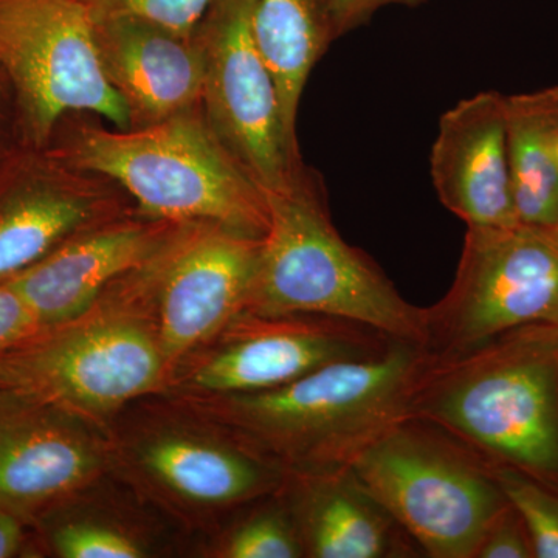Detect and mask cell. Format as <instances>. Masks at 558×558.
<instances>
[{"instance_id":"cell-26","label":"cell","mask_w":558,"mask_h":558,"mask_svg":"<svg viewBox=\"0 0 558 558\" xmlns=\"http://www.w3.org/2000/svg\"><path fill=\"white\" fill-rule=\"evenodd\" d=\"M38 318L9 282L0 281V352L39 332Z\"/></svg>"},{"instance_id":"cell-15","label":"cell","mask_w":558,"mask_h":558,"mask_svg":"<svg viewBox=\"0 0 558 558\" xmlns=\"http://www.w3.org/2000/svg\"><path fill=\"white\" fill-rule=\"evenodd\" d=\"M167 244L161 229L138 222L80 230L7 282L40 328H62L83 319L110 282L148 264Z\"/></svg>"},{"instance_id":"cell-11","label":"cell","mask_w":558,"mask_h":558,"mask_svg":"<svg viewBox=\"0 0 558 558\" xmlns=\"http://www.w3.org/2000/svg\"><path fill=\"white\" fill-rule=\"evenodd\" d=\"M110 461L92 418L0 385V505L16 513L46 509L83 490Z\"/></svg>"},{"instance_id":"cell-27","label":"cell","mask_w":558,"mask_h":558,"mask_svg":"<svg viewBox=\"0 0 558 558\" xmlns=\"http://www.w3.org/2000/svg\"><path fill=\"white\" fill-rule=\"evenodd\" d=\"M427 0H330L333 28L337 39L366 24L381 9L387 7H418Z\"/></svg>"},{"instance_id":"cell-10","label":"cell","mask_w":558,"mask_h":558,"mask_svg":"<svg viewBox=\"0 0 558 558\" xmlns=\"http://www.w3.org/2000/svg\"><path fill=\"white\" fill-rule=\"evenodd\" d=\"M229 329L226 344L190 374L193 391L207 396L266 391L329 363L376 357L399 340L323 315L241 314Z\"/></svg>"},{"instance_id":"cell-29","label":"cell","mask_w":558,"mask_h":558,"mask_svg":"<svg viewBox=\"0 0 558 558\" xmlns=\"http://www.w3.org/2000/svg\"><path fill=\"white\" fill-rule=\"evenodd\" d=\"M24 543L21 517L0 505V558L17 556Z\"/></svg>"},{"instance_id":"cell-18","label":"cell","mask_w":558,"mask_h":558,"mask_svg":"<svg viewBox=\"0 0 558 558\" xmlns=\"http://www.w3.org/2000/svg\"><path fill=\"white\" fill-rule=\"evenodd\" d=\"M95 201L68 168L22 149L0 172V281L28 269L94 219Z\"/></svg>"},{"instance_id":"cell-12","label":"cell","mask_w":558,"mask_h":558,"mask_svg":"<svg viewBox=\"0 0 558 558\" xmlns=\"http://www.w3.org/2000/svg\"><path fill=\"white\" fill-rule=\"evenodd\" d=\"M260 240L194 226L161 252L159 336L168 363L229 328L247 306Z\"/></svg>"},{"instance_id":"cell-20","label":"cell","mask_w":558,"mask_h":558,"mask_svg":"<svg viewBox=\"0 0 558 558\" xmlns=\"http://www.w3.org/2000/svg\"><path fill=\"white\" fill-rule=\"evenodd\" d=\"M506 142L519 222L558 226V86L506 95Z\"/></svg>"},{"instance_id":"cell-28","label":"cell","mask_w":558,"mask_h":558,"mask_svg":"<svg viewBox=\"0 0 558 558\" xmlns=\"http://www.w3.org/2000/svg\"><path fill=\"white\" fill-rule=\"evenodd\" d=\"M22 149H25V145L16 97L10 81L0 70V172Z\"/></svg>"},{"instance_id":"cell-14","label":"cell","mask_w":558,"mask_h":558,"mask_svg":"<svg viewBox=\"0 0 558 558\" xmlns=\"http://www.w3.org/2000/svg\"><path fill=\"white\" fill-rule=\"evenodd\" d=\"M440 204L468 227L519 223L506 142V95L484 90L440 117L429 154Z\"/></svg>"},{"instance_id":"cell-24","label":"cell","mask_w":558,"mask_h":558,"mask_svg":"<svg viewBox=\"0 0 558 558\" xmlns=\"http://www.w3.org/2000/svg\"><path fill=\"white\" fill-rule=\"evenodd\" d=\"M211 0H86L95 21L138 17L182 36H194Z\"/></svg>"},{"instance_id":"cell-4","label":"cell","mask_w":558,"mask_h":558,"mask_svg":"<svg viewBox=\"0 0 558 558\" xmlns=\"http://www.w3.org/2000/svg\"><path fill=\"white\" fill-rule=\"evenodd\" d=\"M264 194L269 229L242 314L343 318L422 347L425 307L403 299L371 256L341 238L311 174L301 168L286 189Z\"/></svg>"},{"instance_id":"cell-30","label":"cell","mask_w":558,"mask_h":558,"mask_svg":"<svg viewBox=\"0 0 558 558\" xmlns=\"http://www.w3.org/2000/svg\"><path fill=\"white\" fill-rule=\"evenodd\" d=\"M554 229H556L557 233H558V226L557 227H554Z\"/></svg>"},{"instance_id":"cell-2","label":"cell","mask_w":558,"mask_h":558,"mask_svg":"<svg viewBox=\"0 0 558 558\" xmlns=\"http://www.w3.org/2000/svg\"><path fill=\"white\" fill-rule=\"evenodd\" d=\"M407 416L438 425L492 464L558 478V325L427 354Z\"/></svg>"},{"instance_id":"cell-1","label":"cell","mask_w":558,"mask_h":558,"mask_svg":"<svg viewBox=\"0 0 558 558\" xmlns=\"http://www.w3.org/2000/svg\"><path fill=\"white\" fill-rule=\"evenodd\" d=\"M425 360L421 344L396 340L376 357L329 363L282 387L191 403L288 475L329 472L351 468L407 416Z\"/></svg>"},{"instance_id":"cell-16","label":"cell","mask_w":558,"mask_h":558,"mask_svg":"<svg viewBox=\"0 0 558 558\" xmlns=\"http://www.w3.org/2000/svg\"><path fill=\"white\" fill-rule=\"evenodd\" d=\"M102 72L126 102L131 126L159 123L202 101L205 57L196 36H182L138 17L95 24Z\"/></svg>"},{"instance_id":"cell-25","label":"cell","mask_w":558,"mask_h":558,"mask_svg":"<svg viewBox=\"0 0 558 558\" xmlns=\"http://www.w3.org/2000/svg\"><path fill=\"white\" fill-rule=\"evenodd\" d=\"M473 558H535L526 523L512 502L490 521Z\"/></svg>"},{"instance_id":"cell-5","label":"cell","mask_w":558,"mask_h":558,"mask_svg":"<svg viewBox=\"0 0 558 558\" xmlns=\"http://www.w3.org/2000/svg\"><path fill=\"white\" fill-rule=\"evenodd\" d=\"M351 468L424 557L473 558L509 502L495 464L424 418H400Z\"/></svg>"},{"instance_id":"cell-17","label":"cell","mask_w":558,"mask_h":558,"mask_svg":"<svg viewBox=\"0 0 558 558\" xmlns=\"http://www.w3.org/2000/svg\"><path fill=\"white\" fill-rule=\"evenodd\" d=\"M281 494L299 529L304 557L424 556L352 468L292 473Z\"/></svg>"},{"instance_id":"cell-7","label":"cell","mask_w":558,"mask_h":558,"mask_svg":"<svg viewBox=\"0 0 558 558\" xmlns=\"http://www.w3.org/2000/svg\"><path fill=\"white\" fill-rule=\"evenodd\" d=\"M538 323L558 325L556 229L468 227L449 292L425 307L422 348L440 357Z\"/></svg>"},{"instance_id":"cell-21","label":"cell","mask_w":558,"mask_h":558,"mask_svg":"<svg viewBox=\"0 0 558 558\" xmlns=\"http://www.w3.org/2000/svg\"><path fill=\"white\" fill-rule=\"evenodd\" d=\"M218 553L219 557L226 558L304 557L299 529L281 488L264 498V505L253 509L231 529Z\"/></svg>"},{"instance_id":"cell-6","label":"cell","mask_w":558,"mask_h":558,"mask_svg":"<svg viewBox=\"0 0 558 558\" xmlns=\"http://www.w3.org/2000/svg\"><path fill=\"white\" fill-rule=\"evenodd\" d=\"M86 0H0V70L20 110L25 148L44 149L70 112L120 130L131 112L102 72Z\"/></svg>"},{"instance_id":"cell-3","label":"cell","mask_w":558,"mask_h":558,"mask_svg":"<svg viewBox=\"0 0 558 558\" xmlns=\"http://www.w3.org/2000/svg\"><path fill=\"white\" fill-rule=\"evenodd\" d=\"M68 170L116 180L160 222H183L263 240L266 194L215 131L189 112L126 130L81 128L40 149Z\"/></svg>"},{"instance_id":"cell-19","label":"cell","mask_w":558,"mask_h":558,"mask_svg":"<svg viewBox=\"0 0 558 558\" xmlns=\"http://www.w3.org/2000/svg\"><path fill=\"white\" fill-rule=\"evenodd\" d=\"M253 31L277 83L286 134L299 148L296 123L304 87L337 39L330 0H255Z\"/></svg>"},{"instance_id":"cell-23","label":"cell","mask_w":558,"mask_h":558,"mask_svg":"<svg viewBox=\"0 0 558 558\" xmlns=\"http://www.w3.org/2000/svg\"><path fill=\"white\" fill-rule=\"evenodd\" d=\"M49 543L62 558H142L149 548L134 532L95 517H64L51 524Z\"/></svg>"},{"instance_id":"cell-8","label":"cell","mask_w":558,"mask_h":558,"mask_svg":"<svg viewBox=\"0 0 558 558\" xmlns=\"http://www.w3.org/2000/svg\"><path fill=\"white\" fill-rule=\"evenodd\" d=\"M255 0H211L194 36L205 57L208 124L264 193L301 171L282 123L274 73L253 31Z\"/></svg>"},{"instance_id":"cell-22","label":"cell","mask_w":558,"mask_h":558,"mask_svg":"<svg viewBox=\"0 0 558 558\" xmlns=\"http://www.w3.org/2000/svg\"><path fill=\"white\" fill-rule=\"evenodd\" d=\"M506 498L524 519L535 558H558V478L495 465Z\"/></svg>"},{"instance_id":"cell-13","label":"cell","mask_w":558,"mask_h":558,"mask_svg":"<svg viewBox=\"0 0 558 558\" xmlns=\"http://www.w3.org/2000/svg\"><path fill=\"white\" fill-rule=\"evenodd\" d=\"M135 473L157 494L193 510H227L269 497L288 473L236 436L163 428L130 451Z\"/></svg>"},{"instance_id":"cell-9","label":"cell","mask_w":558,"mask_h":558,"mask_svg":"<svg viewBox=\"0 0 558 558\" xmlns=\"http://www.w3.org/2000/svg\"><path fill=\"white\" fill-rule=\"evenodd\" d=\"M0 357V385L24 389L97 421L146 395L168 360L157 329L128 315H105Z\"/></svg>"}]
</instances>
